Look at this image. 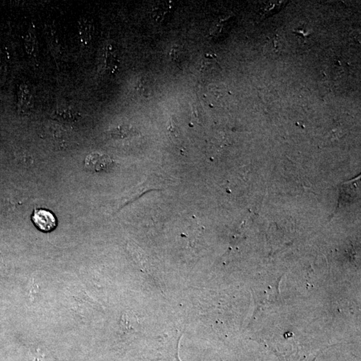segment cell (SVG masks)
<instances>
[{
  "label": "cell",
  "instance_id": "cell-1",
  "mask_svg": "<svg viewBox=\"0 0 361 361\" xmlns=\"http://www.w3.org/2000/svg\"><path fill=\"white\" fill-rule=\"evenodd\" d=\"M32 221L39 230L44 233L53 231L57 227V219L51 211L42 210H34L32 215Z\"/></svg>",
  "mask_w": 361,
  "mask_h": 361
},
{
  "label": "cell",
  "instance_id": "cell-2",
  "mask_svg": "<svg viewBox=\"0 0 361 361\" xmlns=\"http://www.w3.org/2000/svg\"><path fill=\"white\" fill-rule=\"evenodd\" d=\"M113 164L111 158L104 153H92L85 160V167L90 171L99 172L109 169Z\"/></svg>",
  "mask_w": 361,
  "mask_h": 361
},
{
  "label": "cell",
  "instance_id": "cell-3",
  "mask_svg": "<svg viewBox=\"0 0 361 361\" xmlns=\"http://www.w3.org/2000/svg\"><path fill=\"white\" fill-rule=\"evenodd\" d=\"M167 134L170 140L175 144H180V133L179 127L173 118H170L167 124Z\"/></svg>",
  "mask_w": 361,
  "mask_h": 361
},
{
  "label": "cell",
  "instance_id": "cell-4",
  "mask_svg": "<svg viewBox=\"0 0 361 361\" xmlns=\"http://www.w3.org/2000/svg\"><path fill=\"white\" fill-rule=\"evenodd\" d=\"M137 134V133L132 127L127 126V125H122V126H119L110 131V135L115 139L126 138V137L133 136Z\"/></svg>",
  "mask_w": 361,
  "mask_h": 361
},
{
  "label": "cell",
  "instance_id": "cell-5",
  "mask_svg": "<svg viewBox=\"0 0 361 361\" xmlns=\"http://www.w3.org/2000/svg\"><path fill=\"white\" fill-rule=\"evenodd\" d=\"M29 90L24 86V88L20 89L19 94V104L20 105H24L26 102H29L30 94Z\"/></svg>",
  "mask_w": 361,
  "mask_h": 361
}]
</instances>
